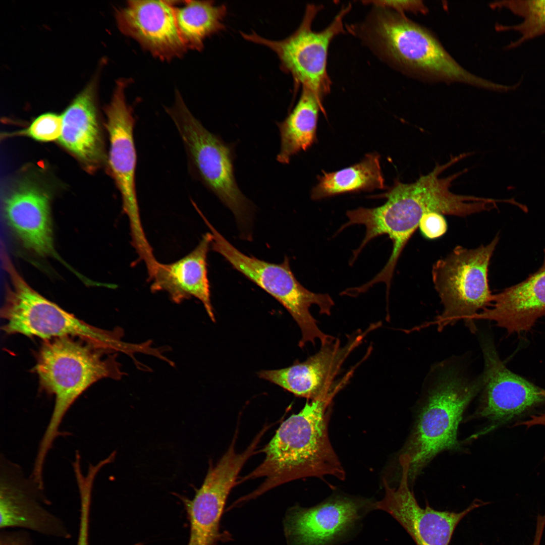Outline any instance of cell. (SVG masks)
<instances>
[{
	"label": "cell",
	"instance_id": "6da1fadb",
	"mask_svg": "<svg viewBox=\"0 0 545 545\" xmlns=\"http://www.w3.org/2000/svg\"><path fill=\"white\" fill-rule=\"evenodd\" d=\"M467 154L452 157L447 163L437 165L429 174L415 182L405 184L396 181L383 195L386 203L374 208L359 207L347 212V225H362L366 228L360 250L373 238L387 235L393 242L391 255L382 269L391 277L397 261L407 243L419 226L421 218L430 212L465 217L497 207L496 199L456 194L450 188L454 180L465 170L445 178L441 174Z\"/></svg>",
	"mask_w": 545,
	"mask_h": 545
},
{
	"label": "cell",
	"instance_id": "7a4b0ae2",
	"mask_svg": "<svg viewBox=\"0 0 545 545\" xmlns=\"http://www.w3.org/2000/svg\"><path fill=\"white\" fill-rule=\"evenodd\" d=\"M347 384L342 378L328 393L307 401L301 411L281 423L261 450L265 454L262 463L240 480L264 477V481L238 503L297 479L332 475L344 479L345 471L329 439L328 425L333 399Z\"/></svg>",
	"mask_w": 545,
	"mask_h": 545
},
{
	"label": "cell",
	"instance_id": "3957f363",
	"mask_svg": "<svg viewBox=\"0 0 545 545\" xmlns=\"http://www.w3.org/2000/svg\"><path fill=\"white\" fill-rule=\"evenodd\" d=\"M362 21L346 25L377 57L404 74L434 82L459 83L505 92L506 85L467 71L427 29L390 9L372 6Z\"/></svg>",
	"mask_w": 545,
	"mask_h": 545
},
{
	"label": "cell",
	"instance_id": "277c9868",
	"mask_svg": "<svg viewBox=\"0 0 545 545\" xmlns=\"http://www.w3.org/2000/svg\"><path fill=\"white\" fill-rule=\"evenodd\" d=\"M118 354L82 339L63 337L44 340L36 356L34 371L40 388L54 397L49 421L40 442L35 460L45 462L70 408L90 386L99 380H120L126 373Z\"/></svg>",
	"mask_w": 545,
	"mask_h": 545
},
{
	"label": "cell",
	"instance_id": "5b68a950",
	"mask_svg": "<svg viewBox=\"0 0 545 545\" xmlns=\"http://www.w3.org/2000/svg\"><path fill=\"white\" fill-rule=\"evenodd\" d=\"M428 375V388L401 453L410 459V485L438 454L460 448L457 433L463 413L485 382L483 371L471 377L448 362L435 366Z\"/></svg>",
	"mask_w": 545,
	"mask_h": 545
},
{
	"label": "cell",
	"instance_id": "8992f818",
	"mask_svg": "<svg viewBox=\"0 0 545 545\" xmlns=\"http://www.w3.org/2000/svg\"><path fill=\"white\" fill-rule=\"evenodd\" d=\"M5 264L11 284L1 314L5 320L2 329L7 334L37 337L44 341L77 338L113 353L122 352L131 359L139 352L138 344L123 341L122 328L105 330L77 318L31 288L8 259Z\"/></svg>",
	"mask_w": 545,
	"mask_h": 545
},
{
	"label": "cell",
	"instance_id": "52a82bcc",
	"mask_svg": "<svg viewBox=\"0 0 545 545\" xmlns=\"http://www.w3.org/2000/svg\"><path fill=\"white\" fill-rule=\"evenodd\" d=\"M499 241L497 234L488 244L468 249L456 246L432 266V279L443 310L431 323L439 331L463 320L472 333L474 317L491 305L488 272Z\"/></svg>",
	"mask_w": 545,
	"mask_h": 545
},
{
	"label": "cell",
	"instance_id": "ba28073f",
	"mask_svg": "<svg viewBox=\"0 0 545 545\" xmlns=\"http://www.w3.org/2000/svg\"><path fill=\"white\" fill-rule=\"evenodd\" d=\"M205 224L212 236V250L222 255L235 269L274 297L292 315L301 331L299 347L303 348L308 342L315 345L316 340L323 345L335 339L319 329L317 321L309 311L310 306L316 304L320 314L329 315L334 301L327 294L315 293L304 288L291 271L288 258L276 264L246 255L226 240L209 221Z\"/></svg>",
	"mask_w": 545,
	"mask_h": 545
},
{
	"label": "cell",
	"instance_id": "9c48e42d",
	"mask_svg": "<svg viewBox=\"0 0 545 545\" xmlns=\"http://www.w3.org/2000/svg\"><path fill=\"white\" fill-rule=\"evenodd\" d=\"M166 111L179 132L195 175L239 222H247L252 206L236 180L234 146L207 130L191 114L178 91L174 104Z\"/></svg>",
	"mask_w": 545,
	"mask_h": 545
},
{
	"label": "cell",
	"instance_id": "30bf717a",
	"mask_svg": "<svg viewBox=\"0 0 545 545\" xmlns=\"http://www.w3.org/2000/svg\"><path fill=\"white\" fill-rule=\"evenodd\" d=\"M322 8L320 5L307 4L299 27L282 40L268 39L254 32H241L245 39L266 46L275 52L281 69L292 77L295 89L300 86L307 88L322 101L330 93L332 85L327 70L329 48L336 36L346 32L344 19L352 5L343 6L326 28L314 31L313 21Z\"/></svg>",
	"mask_w": 545,
	"mask_h": 545
},
{
	"label": "cell",
	"instance_id": "8fae6325",
	"mask_svg": "<svg viewBox=\"0 0 545 545\" xmlns=\"http://www.w3.org/2000/svg\"><path fill=\"white\" fill-rule=\"evenodd\" d=\"M485 382L481 391L477 417L488 423L474 437L484 434L545 404V389L510 370L501 360L494 343L480 336Z\"/></svg>",
	"mask_w": 545,
	"mask_h": 545
},
{
	"label": "cell",
	"instance_id": "7c38bea8",
	"mask_svg": "<svg viewBox=\"0 0 545 545\" xmlns=\"http://www.w3.org/2000/svg\"><path fill=\"white\" fill-rule=\"evenodd\" d=\"M130 81H117L113 96L105 108L106 128L110 140L108 165L120 192L123 210L129 221L132 241L144 243L147 238L141 219L135 185L137 161L134 138L135 120L128 103L126 90Z\"/></svg>",
	"mask_w": 545,
	"mask_h": 545
},
{
	"label": "cell",
	"instance_id": "4fadbf2b",
	"mask_svg": "<svg viewBox=\"0 0 545 545\" xmlns=\"http://www.w3.org/2000/svg\"><path fill=\"white\" fill-rule=\"evenodd\" d=\"M375 508L371 500L334 495L310 508L294 506L284 520L288 545H335L351 537Z\"/></svg>",
	"mask_w": 545,
	"mask_h": 545
},
{
	"label": "cell",
	"instance_id": "5bb4252c",
	"mask_svg": "<svg viewBox=\"0 0 545 545\" xmlns=\"http://www.w3.org/2000/svg\"><path fill=\"white\" fill-rule=\"evenodd\" d=\"M235 441L214 466L209 465L203 483L190 500L179 495L184 506L190 524L187 545H217L222 540L220 522L228 497L237 481L238 474L254 451L247 447L237 453Z\"/></svg>",
	"mask_w": 545,
	"mask_h": 545
},
{
	"label": "cell",
	"instance_id": "9a60e30c",
	"mask_svg": "<svg viewBox=\"0 0 545 545\" xmlns=\"http://www.w3.org/2000/svg\"><path fill=\"white\" fill-rule=\"evenodd\" d=\"M0 476V529L16 528L50 537H71L64 522L47 509L50 502L44 486L3 456Z\"/></svg>",
	"mask_w": 545,
	"mask_h": 545
},
{
	"label": "cell",
	"instance_id": "2e32d148",
	"mask_svg": "<svg viewBox=\"0 0 545 545\" xmlns=\"http://www.w3.org/2000/svg\"><path fill=\"white\" fill-rule=\"evenodd\" d=\"M400 482L392 487L384 479L385 495L375 502V508L384 511L394 518L406 530L416 545H449L454 530L461 520L469 512L485 503L474 500L460 512L438 511L428 504L421 508L411 488L408 477L410 460L401 455Z\"/></svg>",
	"mask_w": 545,
	"mask_h": 545
},
{
	"label": "cell",
	"instance_id": "e0dca14e",
	"mask_svg": "<svg viewBox=\"0 0 545 545\" xmlns=\"http://www.w3.org/2000/svg\"><path fill=\"white\" fill-rule=\"evenodd\" d=\"M380 324L379 322L372 323L364 332H356L343 346L340 339L335 338L321 345L317 352L303 362L297 361L284 368L261 370L258 376L297 397L310 400L319 398L331 390L336 377L349 355L369 332Z\"/></svg>",
	"mask_w": 545,
	"mask_h": 545
},
{
	"label": "cell",
	"instance_id": "ac0fdd59",
	"mask_svg": "<svg viewBox=\"0 0 545 545\" xmlns=\"http://www.w3.org/2000/svg\"><path fill=\"white\" fill-rule=\"evenodd\" d=\"M125 35L162 61L182 57L187 50L179 33L175 1H129L115 12Z\"/></svg>",
	"mask_w": 545,
	"mask_h": 545
},
{
	"label": "cell",
	"instance_id": "d6986e66",
	"mask_svg": "<svg viewBox=\"0 0 545 545\" xmlns=\"http://www.w3.org/2000/svg\"><path fill=\"white\" fill-rule=\"evenodd\" d=\"M50 197L31 180L20 181L5 201L6 218L24 245L40 256L54 254Z\"/></svg>",
	"mask_w": 545,
	"mask_h": 545
},
{
	"label": "cell",
	"instance_id": "ffe728a7",
	"mask_svg": "<svg viewBox=\"0 0 545 545\" xmlns=\"http://www.w3.org/2000/svg\"><path fill=\"white\" fill-rule=\"evenodd\" d=\"M541 266L524 281L493 294L491 305L474 317L489 320L508 334L529 331L545 315V248Z\"/></svg>",
	"mask_w": 545,
	"mask_h": 545
},
{
	"label": "cell",
	"instance_id": "44dd1931",
	"mask_svg": "<svg viewBox=\"0 0 545 545\" xmlns=\"http://www.w3.org/2000/svg\"><path fill=\"white\" fill-rule=\"evenodd\" d=\"M212 240V234L207 232L194 250L182 258L170 263L158 262L150 281H152L151 292L165 291L175 303L192 297L198 299L215 322L207 269V253Z\"/></svg>",
	"mask_w": 545,
	"mask_h": 545
},
{
	"label": "cell",
	"instance_id": "7402d4cb",
	"mask_svg": "<svg viewBox=\"0 0 545 545\" xmlns=\"http://www.w3.org/2000/svg\"><path fill=\"white\" fill-rule=\"evenodd\" d=\"M92 81L74 99L62 115L60 143L89 170L107 161Z\"/></svg>",
	"mask_w": 545,
	"mask_h": 545
},
{
	"label": "cell",
	"instance_id": "603a6c76",
	"mask_svg": "<svg viewBox=\"0 0 545 545\" xmlns=\"http://www.w3.org/2000/svg\"><path fill=\"white\" fill-rule=\"evenodd\" d=\"M325 114L323 101L309 89L302 87L294 109L277 123L281 139L278 162L287 164L294 155L306 150L314 142L319 112Z\"/></svg>",
	"mask_w": 545,
	"mask_h": 545
},
{
	"label": "cell",
	"instance_id": "cb8c5ba5",
	"mask_svg": "<svg viewBox=\"0 0 545 545\" xmlns=\"http://www.w3.org/2000/svg\"><path fill=\"white\" fill-rule=\"evenodd\" d=\"M179 5L178 7L175 3L176 21L187 50H201L207 37L225 28V5H216L213 1L191 0Z\"/></svg>",
	"mask_w": 545,
	"mask_h": 545
},
{
	"label": "cell",
	"instance_id": "d4e9b609",
	"mask_svg": "<svg viewBox=\"0 0 545 545\" xmlns=\"http://www.w3.org/2000/svg\"><path fill=\"white\" fill-rule=\"evenodd\" d=\"M311 192V197L319 200L350 192L371 191L385 188L380 157L377 153L367 154L360 162L341 170L323 173Z\"/></svg>",
	"mask_w": 545,
	"mask_h": 545
},
{
	"label": "cell",
	"instance_id": "484cf974",
	"mask_svg": "<svg viewBox=\"0 0 545 545\" xmlns=\"http://www.w3.org/2000/svg\"><path fill=\"white\" fill-rule=\"evenodd\" d=\"M492 9H504L522 18L513 25H497L501 31L516 32L519 37L508 44L506 48L514 49L523 43L545 34V0H512L496 1L490 4Z\"/></svg>",
	"mask_w": 545,
	"mask_h": 545
},
{
	"label": "cell",
	"instance_id": "4316f807",
	"mask_svg": "<svg viewBox=\"0 0 545 545\" xmlns=\"http://www.w3.org/2000/svg\"><path fill=\"white\" fill-rule=\"evenodd\" d=\"M62 130V116L49 113L38 117L27 128L10 133L6 137L23 136L38 141L49 142L59 140Z\"/></svg>",
	"mask_w": 545,
	"mask_h": 545
},
{
	"label": "cell",
	"instance_id": "83f0119b",
	"mask_svg": "<svg viewBox=\"0 0 545 545\" xmlns=\"http://www.w3.org/2000/svg\"><path fill=\"white\" fill-rule=\"evenodd\" d=\"M362 3L364 5L387 8L403 14L406 12L424 15L428 13L427 7L420 0L363 1Z\"/></svg>",
	"mask_w": 545,
	"mask_h": 545
},
{
	"label": "cell",
	"instance_id": "f1b7e54d",
	"mask_svg": "<svg viewBox=\"0 0 545 545\" xmlns=\"http://www.w3.org/2000/svg\"><path fill=\"white\" fill-rule=\"evenodd\" d=\"M418 227L422 235L428 239H434L444 235L448 228L443 215L436 212H430L423 215Z\"/></svg>",
	"mask_w": 545,
	"mask_h": 545
},
{
	"label": "cell",
	"instance_id": "f546056e",
	"mask_svg": "<svg viewBox=\"0 0 545 545\" xmlns=\"http://www.w3.org/2000/svg\"><path fill=\"white\" fill-rule=\"evenodd\" d=\"M80 509L78 535L76 545H89V523L91 497L83 495L80 498ZM137 543L134 545H142Z\"/></svg>",
	"mask_w": 545,
	"mask_h": 545
},
{
	"label": "cell",
	"instance_id": "4dcf8cb0",
	"mask_svg": "<svg viewBox=\"0 0 545 545\" xmlns=\"http://www.w3.org/2000/svg\"><path fill=\"white\" fill-rule=\"evenodd\" d=\"M32 542L30 534L25 530L0 529V545H33Z\"/></svg>",
	"mask_w": 545,
	"mask_h": 545
},
{
	"label": "cell",
	"instance_id": "1f68e13d",
	"mask_svg": "<svg viewBox=\"0 0 545 545\" xmlns=\"http://www.w3.org/2000/svg\"><path fill=\"white\" fill-rule=\"evenodd\" d=\"M543 529V527L541 526L538 525L536 526L535 534L532 545H540Z\"/></svg>",
	"mask_w": 545,
	"mask_h": 545
}]
</instances>
